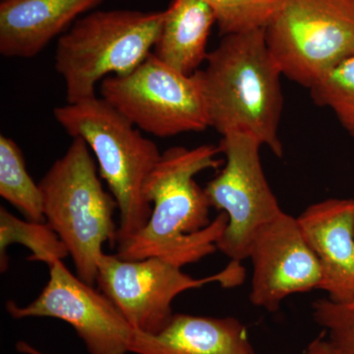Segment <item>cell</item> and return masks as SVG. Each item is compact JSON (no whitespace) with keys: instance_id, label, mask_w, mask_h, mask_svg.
Segmentation results:
<instances>
[{"instance_id":"obj_1","label":"cell","mask_w":354,"mask_h":354,"mask_svg":"<svg viewBox=\"0 0 354 354\" xmlns=\"http://www.w3.org/2000/svg\"><path fill=\"white\" fill-rule=\"evenodd\" d=\"M218 146L172 147L160 156L145 185L152 214L143 230L118 245L116 255L136 261L158 257L183 268L215 252L228 223L221 212L209 220L206 191L195 176L221 165Z\"/></svg>"},{"instance_id":"obj_2","label":"cell","mask_w":354,"mask_h":354,"mask_svg":"<svg viewBox=\"0 0 354 354\" xmlns=\"http://www.w3.org/2000/svg\"><path fill=\"white\" fill-rule=\"evenodd\" d=\"M281 67L265 30L223 36L193 77L199 86L209 127L221 136L244 133L274 156H283L279 127L283 108Z\"/></svg>"},{"instance_id":"obj_3","label":"cell","mask_w":354,"mask_h":354,"mask_svg":"<svg viewBox=\"0 0 354 354\" xmlns=\"http://www.w3.org/2000/svg\"><path fill=\"white\" fill-rule=\"evenodd\" d=\"M53 115L67 134L82 138L94 153L100 174L120 209L116 244L129 241L152 214L145 185L162 156L157 145L97 97L58 106Z\"/></svg>"},{"instance_id":"obj_4","label":"cell","mask_w":354,"mask_h":354,"mask_svg":"<svg viewBox=\"0 0 354 354\" xmlns=\"http://www.w3.org/2000/svg\"><path fill=\"white\" fill-rule=\"evenodd\" d=\"M39 185L46 223L64 242L77 276L94 286L102 246L106 242L115 245L118 241L113 221L118 204L102 187L87 143L74 137Z\"/></svg>"},{"instance_id":"obj_5","label":"cell","mask_w":354,"mask_h":354,"mask_svg":"<svg viewBox=\"0 0 354 354\" xmlns=\"http://www.w3.org/2000/svg\"><path fill=\"white\" fill-rule=\"evenodd\" d=\"M164 16V11L116 9L79 18L59 37L55 50L67 104L95 97L100 81L138 67L152 53Z\"/></svg>"},{"instance_id":"obj_6","label":"cell","mask_w":354,"mask_h":354,"mask_svg":"<svg viewBox=\"0 0 354 354\" xmlns=\"http://www.w3.org/2000/svg\"><path fill=\"white\" fill-rule=\"evenodd\" d=\"M264 30L283 75L310 88L354 55V0H281Z\"/></svg>"},{"instance_id":"obj_7","label":"cell","mask_w":354,"mask_h":354,"mask_svg":"<svg viewBox=\"0 0 354 354\" xmlns=\"http://www.w3.org/2000/svg\"><path fill=\"white\" fill-rule=\"evenodd\" d=\"M245 272L241 262L232 261L218 274L194 279L171 261L152 257L123 260L104 253L99 262L97 283L135 330L157 335L171 322L172 301L192 288L218 281L225 288L241 285Z\"/></svg>"},{"instance_id":"obj_8","label":"cell","mask_w":354,"mask_h":354,"mask_svg":"<svg viewBox=\"0 0 354 354\" xmlns=\"http://www.w3.org/2000/svg\"><path fill=\"white\" fill-rule=\"evenodd\" d=\"M101 94L134 127L157 137L201 132L209 127L194 77L171 68L153 53L127 75L104 79Z\"/></svg>"},{"instance_id":"obj_9","label":"cell","mask_w":354,"mask_h":354,"mask_svg":"<svg viewBox=\"0 0 354 354\" xmlns=\"http://www.w3.org/2000/svg\"><path fill=\"white\" fill-rule=\"evenodd\" d=\"M221 137L218 148L225 156V165L205 191L211 207L228 218L216 248L241 263L248 259L256 232L283 211L263 171L260 142L244 133Z\"/></svg>"},{"instance_id":"obj_10","label":"cell","mask_w":354,"mask_h":354,"mask_svg":"<svg viewBox=\"0 0 354 354\" xmlns=\"http://www.w3.org/2000/svg\"><path fill=\"white\" fill-rule=\"evenodd\" d=\"M50 279L31 304L13 300L6 310L14 319L48 317L69 324L90 354L131 353L137 330L102 291L79 278L62 260L48 264Z\"/></svg>"},{"instance_id":"obj_11","label":"cell","mask_w":354,"mask_h":354,"mask_svg":"<svg viewBox=\"0 0 354 354\" xmlns=\"http://www.w3.org/2000/svg\"><path fill=\"white\" fill-rule=\"evenodd\" d=\"M253 277L250 301L276 312L295 293L320 290L322 266L309 246L297 218L283 213L256 232L248 254Z\"/></svg>"},{"instance_id":"obj_12","label":"cell","mask_w":354,"mask_h":354,"mask_svg":"<svg viewBox=\"0 0 354 354\" xmlns=\"http://www.w3.org/2000/svg\"><path fill=\"white\" fill-rule=\"evenodd\" d=\"M305 239L322 266L321 290L334 301L354 298V200L327 199L297 218Z\"/></svg>"},{"instance_id":"obj_13","label":"cell","mask_w":354,"mask_h":354,"mask_svg":"<svg viewBox=\"0 0 354 354\" xmlns=\"http://www.w3.org/2000/svg\"><path fill=\"white\" fill-rule=\"evenodd\" d=\"M104 0H1L0 53L31 58Z\"/></svg>"},{"instance_id":"obj_14","label":"cell","mask_w":354,"mask_h":354,"mask_svg":"<svg viewBox=\"0 0 354 354\" xmlns=\"http://www.w3.org/2000/svg\"><path fill=\"white\" fill-rule=\"evenodd\" d=\"M131 353L254 354L243 324L232 317L174 314L157 335L137 330Z\"/></svg>"},{"instance_id":"obj_15","label":"cell","mask_w":354,"mask_h":354,"mask_svg":"<svg viewBox=\"0 0 354 354\" xmlns=\"http://www.w3.org/2000/svg\"><path fill=\"white\" fill-rule=\"evenodd\" d=\"M164 12L153 55L177 72L193 75L208 57L215 13L202 0H172Z\"/></svg>"},{"instance_id":"obj_16","label":"cell","mask_w":354,"mask_h":354,"mask_svg":"<svg viewBox=\"0 0 354 354\" xmlns=\"http://www.w3.org/2000/svg\"><path fill=\"white\" fill-rule=\"evenodd\" d=\"M0 196L22 214L25 220L46 223L39 183L26 169L24 156L15 141L0 135Z\"/></svg>"},{"instance_id":"obj_17","label":"cell","mask_w":354,"mask_h":354,"mask_svg":"<svg viewBox=\"0 0 354 354\" xmlns=\"http://www.w3.org/2000/svg\"><path fill=\"white\" fill-rule=\"evenodd\" d=\"M11 244L27 247L32 252L30 261L50 264L55 260H64L69 255L64 242L46 223L22 221L0 208V267L1 272L8 268L7 248Z\"/></svg>"},{"instance_id":"obj_18","label":"cell","mask_w":354,"mask_h":354,"mask_svg":"<svg viewBox=\"0 0 354 354\" xmlns=\"http://www.w3.org/2000/svg\"><path fill=\"white\" fill-rule=\"evenodd\" d=\"M309 90L314 102L329 108L354 139V55L326 72Z\"/></svg>"},{"instance_id":"obj_19","label":"cell","mask_w":354,"mask_h":354,"mask_svg":"<svg viewBox=\"0 0 354 354\" xmlns=\"http://www.w3.org/2000/svg\"><path fill=\"white\" fill-rule=\"evenodd\" d=\"M216 16L221 36L265 29L281 0H202Z\"/></svg>"},{"instance_id":"obj_20","label":"cell","mask_w":354,"mask_h":354,"mask_svg":"<svg viewBox=\"0 0 354 354\" xmlns=\"http://www.w3.org/2000/svg\"><path fill=\"white\" fill-rule=\"evenodd\" d=\"M313 319L324 333L320 335L330 354H354V298L334 301L321 298L312 304Z\"/></svg>"},{"instance_id":"obj_21","label":"cell","mask_w":354,"mask_h":354,"mask_svg":"<svg viewBox=\"0 0 354 354\" xmlns=\"http://www.w3.org/2000/svg\"><path fill=\"white\" fill-rule=\"evenodd\" d=\"M306 354H330L328 353L327 348L324 346L322 339L320 337L316 339L315 341L309 344L307 348Z\"/></svg>"},{"instance_id":"obj_22","label":"cell","mask_w":354,"mask_h":354,"mask_svg":"<svg viewBox=\"0 0 354 354\" xmlns=\"http://www.w3.org/2000/svg\"><path fill=\"white\" fill-rule=\"evenodd\" d=\"M16 349H17L19 353L24 354H48L39 351V349L35 348L34 346H31V344L23 341L17 342V344H16Z\"/></svg>"}]
</instances>
